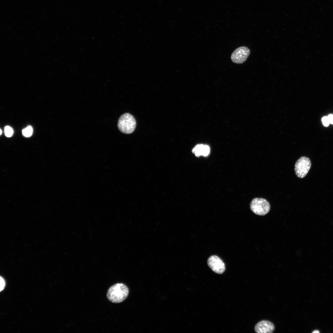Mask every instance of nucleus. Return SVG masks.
<instances>
[{"mask_svg":"<svg viewBox=\"0 0 333 333\" xmlns=\"http://www.w3.org/2000/svg\"><path fill=\"white\" fill-rule=\"evenodd\" d=\"M129 293L128 287L124 284L118 283L109 288L107 293V297L111 302H121L127 297Z\"/></svg>","mask_w":333,"mask_h":333,"instance_id":"nucleus-1","label":"nucleus"},{"mask_svg":"<svg viewBox=\"0 0 333 333\" xmlns=\"http://www.w3.org/2000/svg\"><path fill=\"white\" fill-rule=\"evenodd\" d=\"M119 130L125 134L132 133L136 126V121L134 117L129 113H125L120 117L118 122Z\"/></svg>","mask_w":333,"mask_h":333,"instance_id":"nucleus-2","label":"nucleus"},{"mask_svg":"<svg viewBox=\"0 0 333 333\" xmlns=\"http://www.w3.org/2000/svg\"><path fill=\"white\" fill-rule=\"evenodd\" d=\"M251 210L255 214L259 216H264L267 214L270 209L269 202L262 198L253 199L250 204Z\"/></svg>","mask_w":333,"mask_h":333,"instance_id":"nucleus-3","label":"nucleus"},{"mask_svg":"<svg viewBox=\"0 0 333 333\" xmlns=\"http://www.w3.org/2000/svg\"><path fill=\"white\" fill-rule=\"evenodd\" d=\"M311 163L309 158L302 157L296 162L294 170L296 175L298 178L304 177L307 174L311 167Z\"/></svg>","mask_w":333,"mask_h":333,"instance_id":"nucleus-4","label":"nucleus"},{"mask_svg":"<svg viewBox=\"0 0 333 333\" xmlns=\"http://www.w3.org/2000/svg\"><path fill=\"white\" fill-rule=\"evenodd\" d=\"M250 53V50L248 47H240L236 49L232 54L231 60L236 64H242L247 60Z\"/></svg>","mask_w":333,"mask_h":333,"instance_id":"nucleus-5","label":"nucleus"},{"mask_svg":"<svg viewBox=\"0 0 333 333\" xmlns=\"http://www.w3.org/2000/svg\"><path fill=\"white\" fill-rule=\"evenodd\" d=\"M208 264L210 268L216 273L221 274L225 271V268L223 261L216 255H212L208 259Z\"/></svg>","mask_w":333,"mask_h":333,"instance_id":"nucleus-6","label":"nucleus"},{"mask_svg":"<svg viewBox=\"0 0 333 333\" xmlns=\"http://www.w3.org/2000/svg\"><path fill=\"white\" fill-rule=\"evenodd\" d=\"M275 330V326L271 322L263 320L258 322L255 326L254 330L257 333H272Z\"/></svg>","mask_w":333,"mask_h":333,"instance_id":"nucleus-7","label":"nucleus"},{"mask_svg":"<svg viewBox=\"0 0 333 333\" xmlns=\"http://www.w3.org/2000/svg\"><path fill=\"white\" fill-rule=\"evenodd\" d=\"M210 151L209 147L207 145L202 144L196 145L192 150V153L194 154L197 157H199L200 156H207L209 154Z\"/></svg>","mask_w":333,"mask_h":333,"instance_id":"nucleus-8","label":"nucleus"},{"mask_svg":"<svg viewBox=\"0 0 333 333\" xmlns=\"http://www.w3.org/2000/svg\"><path fill=\"white\" fill-rule=\"evenodd\" d=\"M23 135L26 137H29L33 133V128L31 126H28L22 130Z\"/></svg>","mask_w":333,"mask_h":333,"instance_id":"nucleus-9","label":"nucleus"},{"mask_svg":"<svg viewBox=\"0 0 333 333\" xmlns=\"http://www.w3.org/2000/svg\"><path fill=\"white\" fill-rule=\"evenodd\" d=\"M4 133L5 135L8 137H11L13 133V130L12 128L9 126H5L4 128Z\"/></svg>","mask_w":333,"mask_h":333,"instance_id":"nucleus-10","label":"nucleus"},{"mask_svg":"<svg viewBox=\"0 0 333 333\" xmlns=\"http://www.w3.org/2000/svg\"><path fill=\"white\" fill-rule=\"evenodd\" d=\"M322 121L324 125L325 126H328L330 123L327 116H325L322 118Z\"/></svg>","mask_w":333,"mask_h":333,"instance_id":"nucleus-11","label":"nucleus"},{"mask_svg":"<svg viewBox=\"0 0 333 333\" xmlns=\"http://www.w3.org/2000/svg\"><path fill=\"white\" fill-rule=\"evenodd\" d=\"M0 291H1L3 290L5 285V282L4 279L0 277Z\"/></svg>","mask_w":333,"mask_h":333,"instance_id":"nucleus-12","label":"nucleus"},{"mask_svg":"<svg viewBox=\"0 0 333 333\" xmlns=\"http://www.w3.org/2000/svg\"><path fill=\"white\" fill-rule=\"evenodd\" d=\"M330 123L333 124V115L330 114L327 116Z\"/></svg>","mask_w":333,"mask_h":333,"instance_id":"nucleus-13","label":"nucleus"},{"mask_svg":"<svg viewBox=\"0 0 333 333\" xmlns=\"http://www.w3.org/2000/svg\"><path fill=\"white\" fill-rule=\"evenodd\" d=\"M319 331L318 330H315V331H313V333H319Z\"/></svg>","mask_w":333,"mask_h":333,"instance_id":"nucleus-14","label":"nucleus"},{"mask_svg":"<svg viewBox=\"0 0 333 333\" xmlns=\"http://www.w3.org/2000/svg\"><path fill=\"white\" fill-rule=\"evenodd\" d=\"M2 134V131L1 130V129L0 130V135H1Z\"/></svg>","mask_w":333,"mask_h":333,"instance_id":"nucleus-15","label":"nucleus"}]
</instances>
